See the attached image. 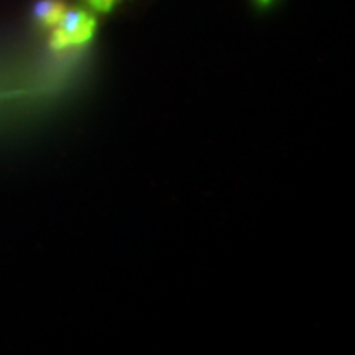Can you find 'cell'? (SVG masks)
Segmentation results:
<instances>
[{"instance_id":"6da1fadb","label":"cell","mask_w":355,"mask_h":355,"mask_svg":"<svg viewBox=\"0 0 355 355\" xmlns=\"http://www.w3.org/2000/svg\"><path fill=\"white\" fill-rule=\"evenodd\" d=\"M97 19L84 8H68L58 24L51 28L50 48L63 51L68 48L84 46L94 38Z\"/></svg>"},{"instance_id":"7a4b0ae2","label":"cell","mask_w":355,"mask_h":355,"mask_svg":"<svg viewBox=\"0 0 355 355\" xmlns=\"http://www.w3.org/2000/svg\"><path fill=\"white\" fill-rule=\"evenodd\" d=\"M68 8L64 0H38L33 7V20L40 28L51 30L63 19Z\"/></svg>"},{"instance_id":"3957f363","label":"cell","mask_w":355,"mask_h":355,"mask_svg":"<svg viewBox=\"0 0 355 355\" xmlns=\"http://www.w3.org/2000/svg\"><path fill=\"white\" fill-rule=\"evenodd\" d=\"M87 3V7H91L94 12L99 13H109L114 10V7L117 6L119 0H84Z\"/></svg>"},{"instance_id":"277c9868","label":"cell","mask_w":355,"mask_h":355,"mask_svg":"<svg viewBox=\"0 0 355 355\" xmlns=\"http://www.w3.org/2000/svg\"><path fill=\"white\" fill-rule=\"evenodd\" d=\"M254 2H255V6H257V7H260V8H266V7L272 6V3L275 2V0H254Z\"/></svg>"}]
</instances>
